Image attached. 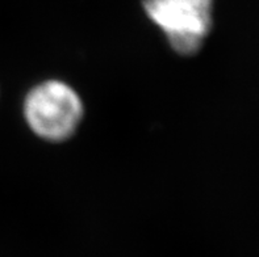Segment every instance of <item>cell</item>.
<instances>
[{
	"instance_id": "cell-2",
	"label": "cell",
	"mask_w": 259,
	"mask_h": 257,
	"mask_svg": "<svg viewBox=\"0 0 259 257\" xmlns=\"http://www.w3.org/2000/svg\"><path fill=\"white\" fill-rule=\"evenodd\" d=\"M144 8L183 56L199 52L212 28L213 0H144Z\"/></svg>"
},
{
	"instance_id": "cell-1",
	"label": "cell",
	"mask_w": 259,
	"mask_h": 257,
	"mask_svg": "<svg viewBox=\"0 0 259 257\" xmlns=\"http://www.w3.org/2000/svg\"><path fill=\"white\" fill-rule=\"evenodd\" d=\"M24 112L26 122L38 137L58 142L74 134L82 120L83 105L71 87L50 80L29 92Z\"/></svg>"
}]
</instances>
